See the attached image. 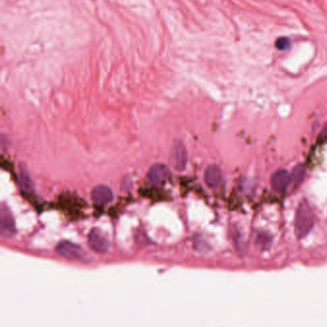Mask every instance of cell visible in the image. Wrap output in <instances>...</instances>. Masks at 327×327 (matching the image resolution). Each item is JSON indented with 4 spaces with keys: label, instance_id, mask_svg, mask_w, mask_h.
I'll return each mask as SVG.
<instances>
[{
    "label": "cell",
    "instance_id": "ba28073f",
    "mask_svg": "<svg viewBox=\"0 0 327 327\" xmlns=\"http://www.w3.org/2000/svg\"><path fill=\"white\" fill-rule=\"evenodd\" d=\"M292 181V177L286 170H278L272 176L271 183L273 189L277 193H282L287 189L288 185Z\"/></svg>",
    "mask_w": 327,
    "mask_h": 327
},
{
    "label": "cell",
    "instance_id": "30bf717a",
    "mask_svg": "<svg viewBox=\"0 0 327 327\" xmlns=\"http://www.w3.org/2000/svg\"><path fill=\"white\" fill-rule=\"evenodd\" d=\"M19 183L24 192H31L33 190V181L25 167L21 166L19 175Z\"/></svg>",
    "mask_w": 327,
    "mask_h": 327
},
{
    "label": "cell",
    "instance_id": "8fae6325",
    "mask_svg": "<svg viewBox=\"0 0 327 327\" xmlns=\"http://www.w3.org/2000/svg\"><path fill=\"white\" fill-rule=\"evenodd\" d=\"M292 181L295 185H298L301 183V181L304 179L305 177V168L303 165H297L295 166L293 173H292Z\"/></svg>",
    "mask_w": 327,
    "mask_h": 327
},
{
    "label": "cell",
    "instance_id": "6da1fadb",
    "mask_svg": "<svg viewBox=\"0 0 327 327\" xmlns=\"http://www.w3.org/2000/svg\"><path fill=\"white\" fill-rule=\"evenodd\" d=\"M314 214L305 201H302L296 212L295 232L298 238H303L312 230L314 226Z\"/></svg>",
    "mask_w": 327,
    "mask_h": 327
},
{
    "label": "cell",
    "instance_id": "277c9868",
    "mask_svg": "<svg viewBox=\"0 0 327 327\" xmlns=\"http://www.w3.org/2000/svg\"><path fill=\"white\" fill-rule=\"evenodd\" d=\"M171 164L178 171H182L187 164V152L181 141L174 142L171 152Z\"/></svg>",
    "mask_w": 327,
    "mask_h": 327
},
{
    "label": "cell",
    "instance_id": "7a4b0ae2",
    "mask_svg": "<svg viewBox=\"0 0 327 327\" xmlns=\"http://www.w3.org/2000/svg\"><path fill=\"white\" fill-rule=\"evenodd\" d=\"M170 176V170L165 164L157 163L151 166L147 174L149 182L154 186H162L165 184Z\"/></svg>",
    "mask_w": 327,
    "mask_h": 327
},
{
    "label": "cell",
    "instance_id": "5b68a950",
    "mask_svg": "<svg viewBox=\"0 0 327 327\" xmlns=\"http://www.w3.org/2000/svg\"><path fill=\"white\" fill-rule=\"evenodd\" d=\"M89 247L98 253H105L108 250V241L105 234L99 229H92L87 236Z\"/></svg>",
    "mask_w": 327,
    "mask_h": 327
},
{
    "label": "cell",
    "instance_id": "8992f818",
    "mask_svg": "<svg viewBox=\"0 0 327 327\" xmlns=\"http://www.w3.org/2000/svg\"><path fill=\"white\" fill-rule=\"evenodd\" d=\"M1 234L5 237H12L17 232L16 231V224L13 215L11 214L10 210L5 206L2 205L1 213Z\"/></svg>",
    "mask_w": 327,
    "mask_h": 327
},
{
    "label": "cell",
    "instance_id": "7c38bea8",
    "mask_svg": "<svg viewBox=\"0 0 327 327\" xmlns=\"http://www.w3.org/2000/svg\"><path fill=\"white\" fill-rule=\"evenodd\" d=\"M291 45H292V42L290 41V39H288L286 37L278 38L275 42V47L280 51H286V50L290 49Z\"/></svg>",
    "mask_w": 327,
    "mask_h": 327
},
{
    "label": "cell",
    "instance_id": "9c48e42d",
    "mask_svg": "<svg viewBox=\"0 0 327 327\" xmlns=\"http://www.w3.org/2000/svg\"><path fill=\"white\" fill-rule=\"evenodd\" d=\"M223 175L221 169L217 165H209L204 171V181L211 187L215 188L221 184Z\"/></svg>",
    "mask_w": 327,
    "mask_h": 327
},
{
    "label": "cell",
    "instance_id": "52a82bcc",
    "mask_svg": "<svg viewBox=\"0 0 327 327\" xmlns=\"http://www.w3.org/2000/svg\"><path fill=\"white\" fill-rule=\"evenodd\" d=\"M91 199L93 202L99 205H104L106 203H110L111 201L114 200V193L112 189L104 185H97L91 191Z\"/></svg>",
    "mask_w": 327,
    "mask_h": 327
},
{
    "label": "cell",
    "instance_id": "3957f363",
    "mask_svg": "<svg viewBox=\"0 0 327 327\" xmlns=\"http://www.w3.org/2000/svg\"><path fill=\"white\" fill-rule=\"evenodd\" d=\"M56 252L61 256L68 259L84 260L85 253L84 250L79 246L69 241H62L56 247Z\"/></svg>",
    "mask_w": 327,
    "mask_h": 327
}]
</instances>
